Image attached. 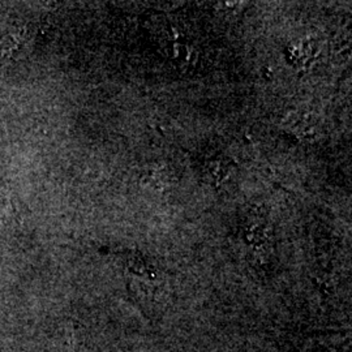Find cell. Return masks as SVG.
Instances as JSON below:
<instances>
[{
    "label": "cell",
    "instance_id": "cell-1",
    "mask_svg": "<svg viewBox=\"0 0 352 352\" xmlns=\"http://www.w3.org/2000/svg\"><path fill=\"white\" fill-rule=\"evenodd\" d=\"M321 50L318 39L312 36L302 37L291 42L286 50V56L289 63L296 68H308L311 67Z\"/></svg>",
    "mask_w": 352,
    "mask_h": 352
},
{
    "label": "cell",
    "instance_id": "cell-6",
    "mask_svg": "<svg viewBox=\"0 0 352 352\" xmlns=\"http://www.w3.org/2000/svg\"><path fill=\"white\" fill-rule=\"evenodd\" d=\"M230 174V168L223 161H213L209 164V175L217 183L225 182Z\"/></svg>",
    "mask_w": 352,
    "mask_h": 352
},
{
    "label": "cell",
    "instance_id": "cell-5",
    "mask_svg": "<svg viewBox=\"0 0 352 352\" xmlns=\"http://www.w3.org/2000/svg\"><path fill=\"white\" fill-rule=\"evenodd\" d=\"M245 238L253 245H263L269 240V230H267V227L265 226L264 223L253 222L250 226L247 227Z\"/></svg>",
    "mask_w": 352,
    "mask_h": 352
},
{
    "label": "cell",
    "instance_id": "cell-3",
    "mask_svg": "<svg viewBox=\"0 0 352 352\" xmlns=\"http://www.w3.org/2000/svg\"><path fill=\"white\" fill-rule=\"evenodd\" d=\"M289 128L294 135L302 141H314L317 138V126L305 115H292L289 119Z\"/></svg>",
    "mask_w": 352,
    "mask_h": 352
},
{
    "label": "cell",
    "instance_id": "cell-4",
    "mask_svg": "<svg viewBox=\"0 0 352 352\" xmlns=\"http://www.w3.org/2000/svg\"><path fill=\"white\" fill-rule=\"evenodd\" d=\"M168 56L179 64H190L195 59V50L187 43L175 42L168 49Z\"/></svg>",
    "mask_w": 352,
    "mask_h": 352
},
{
    "label": "cell",
    "instance_id": "cell-2",
    "mask_svg": "<svg viewBox=\"0 0 352 352\" xmlns=\"http://www.w3.org/2000/svg\"><path fill=\"white\" fill-rule=\"evenodd\" d=\"M28 36L21 32H10L0 37V55L4 58H14L23 54L26 47Z\"/></svg>",
    "mask_w": 352,
    "mask_h": 352
},
{
    "label": "cell",
    "instance_id": "cell-7",
    "mask_svg": "<svg viewBox=\"0 0 352 352\" xmlns=\"http://www.w3.org/2000/svg\"><path fill=\"white\" fill-rule=\"evenodd\" d=\"M19 215V210L16 209V204L12 201L4 202L1 208V217L6 219H13Z\"/></svg>",
    "mask_w": 352,
    "mask_h": 352
}]
</instances>
